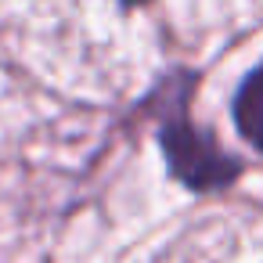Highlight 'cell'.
Wrapping results in <instances>:
<instances>
[{"instance_id": "obj_1", "label": "cell", "mask_w": 263, "mask_h": 263, "mask_svg": "<svg viewBox=\"0 0 263 263\" xmlns=\"http://www.w3.org/2000/svg\"><path fill=\"white\" fill-rule=\"evenodd\" d=\"M159 144L166 152L170 173L191 191H220L241 173V162L234 155H227L209 134L195 130L184 119V112L162 119Z\"/></svg>"}, {"instance_id": "obj_2", "label": "cell", "mask_w": 263, "mask_h": 263, "mask_svg": "<svg viewBox=\"0 0 263 263\" xmlns=\"http://www.w3.org/2000/svg\"><path fill=\"white\" fill-rule=\"evenodd\" d=\"M234 126L249 144L263 152V62L241 80L234 94Z\"/></svg>"}, {"instance_id": "obj_3", "label": "cell", "mask_w": 263, "mask_h": 263, "mask_svg": "<svg viewBox=\"0 0 263 263\" xmlns=\"http://www.w3.org/2000/svg\"><path fill=\"white\" fill-rule=\"evenodd\" d=\"M123 4H134V0H123Z\"/></svg>"}]
</instances>
